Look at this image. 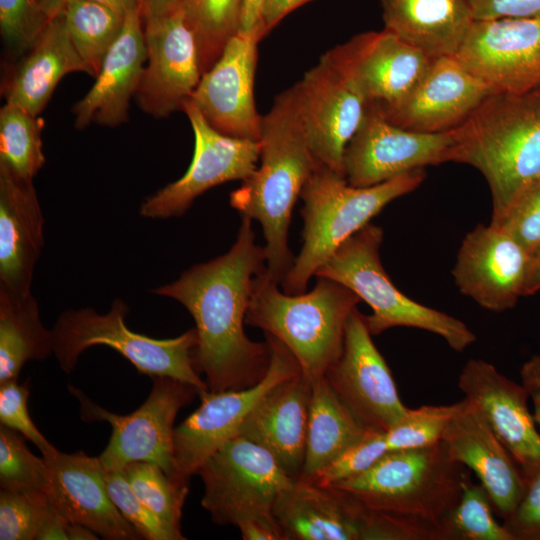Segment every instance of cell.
Returning <instances> with one entry per match:
<instances>
[{
  "label": "cell",
  "instance_id": "obj_1",
  "mask_svg": "<svg viewBox=\"0 0 540 540\" xmlns=\"http://www.w3.org/2000/svg\"><path fill=\"white\" fill-rule=\"evenodd\" d=\"M241 218L237 239L227 253L194 265L152 291L177 300L192 315L195 367L214 392L251 387L270 364L267 341H251L244 331L254 279L266 269V251L256 244L252 219Z\"/></svg>",
  "mask_w": 540,
  "mask_h": 540
},
{
  "label": "cell",
  "instance_id": "obj_2",
  "mask_svg": "<svg viewBox=\"0 0 540 540\" xmlns=\"http://www.w3.org/2000/svg\"><path fill=\"white\" fill-rule=\"evenodd\" d=\"M469 476L441 440L388 452L364 472L330 486L389 524L399 540H448V518Z\"/></svg>",
  "mask_w": 540,
  "mask_h": 540
},
{
  "label": "cell",
  "instance_id": "obj_3",
  "mask_svg": "<svg viewBox=\"0 0 540 540\" xmlns=\"http://www.w3.org/2000/svg\"><path fill=\"white\" fill-rule=\"evenodd\" d=\"M259 142L261 165L231 193L230 204L262 226L266 274L281 283L295 260L288 247L292 210L317 167L292 86L262 116Z\"/></svg>",
  "mask_w": 540,
  "mask_h": 540
},
{
  "label": "cell",
  "instance_id": "obj_4",
  "mask_svg": "<svg viewBox=\"0 0 540 540\" xmlns=\"http://www.w3.org/2000/svg\"><path fill=\"white\" fill-rule=\"evenodd\" d=\"M451 130L447 160L481 172L492 196L490 224L498 227L523 190L540 178V90L495 92Z\"/></svg>",
  "mask_w": 540,
  "mask_h": 540
},
{
  "label": "cell",
  "instance_id": "obj_5",
  "mask_svg": "<svg viewBox=\"0 0 540 540\" xmlns=\"http://www.w3.org/2000/svg\"><path fill=\"white\" fill-rule=\"evenodd\" d=\"M277 285L266 269L255 277L245 322L280 341L314 382L340 358L346 322L361 300L325 277H318L309 293H282Z\"/></svg>",
  "mask_w": 540,
  "mask_h": 540
},
{
  "label": "cell",
  "instance_id": "obj_6",
  "mask_svg": "<svg viewBox=\"0 0 540 540\" xmlns=\"http://www.w3.org/2000/svg\"><path fill=\"white\" fill-rule=\"evenodd\" d=\"M425 179L417 169L370 187L348 184L342 173L317 166L304 184L300 210L303 246L281 281L287 294H301L317 270L352 235L370 223L388 203L418 188Z\"/></svg>",
  "mask_w": 540,
  "mask_h": 540
},
{
  "label": "cell",
  "instance_id": "obj_7",
  "mask_svg": "<svg viewBox=\"0 0 540 540\" xmlns=\"http://www.w3.org/2000/svg\"><path fill=\"white\" fill-rule=\"evenodd\" d=\"M383 229L368 223L346 240L315 273L352 290L372 309L365 316L370 333L379 335L393 327H412L434 333L451 349L463 352L476 341L461 320L412 300L391 281L382 266L379 249Z\"/></svg>",
  "mask_w": 540,
  "mask_h": 540
},
{
  "label": "cell",
  "instance_id": "obj_8",
  "mask_svg": "<svg viewBox=\"0 0 540 540\" xmlns=\"http://www.w3.org/2000/svg\"><path fill=\"white\" fill-rule=\"evenodd\" d=\"M128 311L127 304L117 298L106 314H99L92 308L69 309L61 313L52 329L53 354L60 369L71 373L86 349L105 345L119 352L140 374L150 378L171 377L189 383L199 394L209 390L194 363L195 328L174 338H151L127 327Z\"/></svg>",
  "mask_w": 540,
  "mask_h": 540
},
{
  "label": "cell",
  "instance_id": "obj_9",
  "mask_svg": "<svg viewBox=\"0 0 540 540\" xmlns=\"http://www.w3.org/2000/svg\"><path fill=\"white\" fill-rule=\"evenodd\" d=\"M151 379L148 397L127 415L104 409L72 385H68V390L79 400L82 420L108 422L112 427L109 442L99 456L106 471H121L131 462L146 461L159 465L172 479L185 482L180 479L174 461V422L179 410L199 391L171 377Z\"/></svg>",
  "mask_w": 540,
  "mask_h": 540
},
{
  "label": "cell",
  "instance_id": "obj_10",
  "mask_svg": "<svg viewBox=\"0 0 540 540\" xmlns=\"http://www.w3.org/2000/svg\"><path fill=\"white\" fill-rule=\"evenodd\" d=\"M202 507L219 525L236 526L254 514L273 513L280 495L297 479L264 447L240 435L212 453L199 467Z\"/></svg>",
  "mask_w": 540,
  "mask_h": 540
},
{
  "label": "cell",
  "instance_id": "obj_11",
  "mask_svg": "<svg viewBox=\"0 0 540 540\" xmlns=\"http://www.w3.org/2000/svg\"><path fill=\"white\" fill-rule=\"evenodd\" d=\"M265 337L270 364L261 381L239 390L203 391L198 395L199 407L175 427L173 454L181 480L189 482L212 453L238 435L247 416L268 392L301 372L280 341L267 334Z\"/></svg>",
  "mask_w": 540,
  "mask_h": 540
},
{
  "label": "cell",
  "instance_id": "obj_12",
  "mask_svg": "<svg viewBox=\"0 0 540 540\" xmlns=\"http://www.w3.org/2000/svg\"><path fill=\"white\" fill-rule=\"evenodd\" d=\"M194 133L191 164L178 180L147 197L140 215L150 219L180 217L210 188L233 180L244 181L257 168L260 142L224 135L204 119L191 100L182 109Z\"/></svg>",
  "mask_w": 540,
  "mask_h": 540
},
{
  "label": "cell",
  "instance_id": "obj_13",
  "mask_svg": "<svg viewBox=\"0 0 540 540\" xmlns=\"http://www.w3.org/2000/svg\"><path fill=\"white\" fill-rule=\"evenodd\" d=\"M325 378L366 430L386 432L408 409L357 307L346 322L342 354Z\"/></svg>",
  "mask_w": 540,
  "mask_h": 540
},
{
  "label": "cell",
  "instance_id": "obj_14",
  "mask_svg": "<svg viewBox=\"0 0 540 540\" xmlns=\"http://www.w3.org/2000/svg\"><path fill=\"white\" fill-rule=\"evenodd\" d=\"M452 130L416 132L387 121L367 105L363 119L343 155L349 185L370 187L407 172L448 162Z\"/></svg>",
  "mask_w": 540,
  "mask_h": 540
},
{
  "label": "cell",
  "instance_id": "obj_15",
  "mask_svg": "<svg viewBox=\"0 0 540 540\" xmlns=\"http://www.w3.org/2000/svg\"><path fill=\"white\" fill-rule=\"evenodd\" d=\"M292 87L317 166L343 174L344 151L363 119L365 99L328 51Z\"/></svg>",
  "mask_w": 540,
  "mask_h": 540
},
{
  "label": "cell",
  "instance_id": "obj_16",
  "mask_svg": "<svg viewBox=\"0 0 540 540\" xmlns=\"http://www.w3.org/2000/svg\"><path fill=\"white\" fill-rule=\"evenodd\" d=\"M455 57L497 92L534 90L540 84V19L474 20Z\"/></svg>",
  "mask_w": 540,
  "mask_h": 540
},
{
  "label": "cell",
  "instance_id": "obj_17",
  "mask_svg": "<svg viewBox=\"0 0 540 540\" xmlns=\"http://www.w3.org/2000/svg\"><path fill=\"white\" fill-rule=\"evenodd\" d=\"M495 92L464 68L455 56H442L431 59L425 74L399 101L367 105L401 128L438 133L459 126Z\"/></svg>",
  "mask_w": 540,
  "mask_h": 540
},
{
  "label": "cell",
  "instance_id": "obj_18",
  "mask_svg": "<svg viewBox=\"0 0 540 540\" xmlns=\"http://www.w3.org/2000/svg\"><path fill=\"white\" fill-rule=\"evenodd\" d=\"M148 65L137 90L139 107L155 118L182 110L202 76L194 34L182 6L144 21Z\"/></svg>",
  "mask_w": 540,
  "mask_h": 540
},
{
  "label": "cell",
  "instance_id": "obj_19",
  "mask_svg": "<svg viewBox=\"0 0 540 540\" xmlns=\"http://www.w3.org/2000/svg\"><path fill=\"white\" fill-rule=\"evenodd\" d=\"M260 41L255 34L233 36L189 99L208 124L224 135L260 141L262 116L254 98Z\"/></svg>",
  "mask_w": 540,
  "mask_h": 540
},
{
  "label": "cell",
  "instance_id": "obj_20",
  "mask_svg": "<svg viewBox=\"0 0 540 540\" xmlns=\"http://www.w3.org/2000/svg\"><path fill=\"white\" fill-rule=\"evenodd\" d=\"M529 257L501 228L478 224L462 240L452 270L455 285L486 310L512 309L523 296Z\"/></svg>",
  "mask_w": 540,
  "mask_h": 540
},
{
  "label": "cell",
  "instance_id": "obj_21",
  "mask_svg": "<svg viewBox=\"0 0 540 540\" xmlns=\"http://www.w3.org/2000/svg\"><path fill=\"white\" fill-rule=\"evenodd\" d=\"M328 52L367 104L399 101L432 59L386 29L355 35Z\"/></svg>",
  "mask_w": 540,
  "mask_h": 540
},
{
  "label": "cell",
  "instance_id": "obj_22",
  "mask_svg": "<svg viewBox=\"0 0 540 540\" xmlns=\"http://www.w3.org/2000/svg\"><path fill=\"white\" fill-rule=\"evenodd\" d=\"M42 456L49 472L46 494L69 522L81 524L107 540L142 539L113 503L106 484L107 471L99 456L58 449Z\"/></svg>",
  "mask_w": 540,
  "mask_h": 540
},
{
  "label": "cell",
  "instance_id": "obj_23",
  "mask_svg": "<svg viewBox=\"0 0 540 540\" xmlns=\"http://www.w3.org/2000/svg\"><path fill=\"white\" fill-rule=\"evenodd\" d=\"M458 387L480 411L521 473L540 467V432L522 384L500 373L493 364L471 358L462 367Z\"/></svg>",
  "mask_w": 540,
  "mask_h": 540
},
{
  "label": "cell",
  "instance_id": "obj_24",
  "mask_svg": "<svg viewBox=\"0 0 540 540\" xmlns=\"http://www.w3.org/2000/svg\"><path fill=\"white\" fill-rule=\"evenodd\" d=\"M442 442L452 459L472 471L487 491L494 512L503 520L515 510L524 479L509 451L467 398L447 426Z\"/></svg>",
  "mask_w": 540,
  "mask_h": 540
},
{
  "label": "cell",
  "instance_id": "obj_25",
  "mask_svg": "<svg viewBox=\"0 0 540 540\" xmlns=\"http://www.w3.org/2000/svg\"><path fill=\"white\" fill-rule=\"evenodd\" d=\"M44 245V218L32 180L0 166V290L31 293Z\"/></svg>",
  "mask_w": 540,
  "mask_h": 540
},
{
  "label": "cell",
  "instance_id": "obj_26",
  "mask_svg": "<svg viewBox=\"0 0 540 540\" xmlns=\"http://www.w3.org/2000/svg\"><path fill=\"white\" fill-rule=\"evenodd\" d=\"M141 9L129 12L123 28L104 58L96 81L72 112L75 127L91 123L117 126L127 120L131 97L137 93L147 58Z\"/></svg>",
  "mask_w": 540,
  "mask_h": 540
},
{
  "label": "cell",
  "instance_id": "obj_27",
  "mask_svg": "<svg viewBox=\"0 0 540 540\" xmlns=\"http://www.w3.org/2000/svg\"><path fill=\"white\" fill-rule=\"evenodd\" d=\"M311 395L312 382L300 372L268 392L238 433L267 449L294 479L304 464Z\"/></svg>",
  "mask_w": 540,
  "mask_h": 540
},
{
  "label": "cell",
  "instance_id": "obj_28",
  "mask_svg": "<svg viewBox=\"0 0 540 540\" xmlns=\"http://www.w3.org/2000/svg\"><path fill=\"white\" fill-rule=\"evenodd\" d=\"M285 540H361L359 505L339 489L297 479L273 507Z\"/></svg>",
  "mask_w": 540,
  "mask_h": 540
},
{
  "label": "cell",
  "instance_id": "obj_29",
  "mask_svg": "<svg viewBox=\"0 0 540 540\" xmlns=\"http://www.w3.org/2000/svg\"><path fill=\"white\" fill-rule=\"evenodd\" d=\"M85 72L67 30L63 12L48 21L6 81V103L38 116L59 81L68 73Z\"/></svg>",
  "mask_w": 540,
  "mask_h": 540
},
{
  "label": "cell",
  "instance_id": "obj_30",
  "mask_svg": "<svg viewBox=\"0 0 540 540\" xmlns=\"http://www.w3.org/2000/svg\"><path fill=\"white\" fill-rule=\"evenodd\" d=\"M384 29L430 58L455 56L472 22L469 0H379Z\"/></svg>",
  "mask_w": 540,
  "mask_h": 540
},
{
  "label": "cell",
  "instance_id": "obj_31",
  "mask_svg": "<svg viewBox=\"0 0 540 540\" xmlns=\"http://www.w3.org/2000/svg\"><path fill=\"white\" fill-rule=\"evenodd\" d=\"M367 431L325 377L312 382L305 459L299 479L314 480Z\"/></svg>",
  "mask_w": 540,
  "mask_h": 540
},
{
  "label": "cell",
  "instance_id": "obj_32",
  "mask_svg": "<svg viewBox=\"0 0 540 540\" xmlns=\"http://www.w3.org/2000/svg\"><path fill=\"white\" fill-rule=\"evenodd\" d=\"M53 332L41 322L34 296L0 290V384L18 379L23 365L53 353Z\"/></svg>",
  "mask_w": 540,
  "mask_h": 540
},
{
  "label": "cell",
  "instance_id": "obj_33",
  "mask_svg": "<svg viewBox=\"0 0 540 540\" xmlns=\"http://www.w3.org/2000/svg\"><path fill=\"white\" fill-rule=\"evenodd\" d=\"M62 12L86 73L96 78L125 17L91 0H68Z\"/></svg>",
  "mask_w": 540,
  "mask_h": 540
},
{
  "label": "cell",
  "instance_id": "obj_34",
  "mask_svg": "<svg viewBox=\"0 0 540 540\" xmlns=\"http://www.w3.org/2000/svg\"><path fill=\"white\" fill-rule=\"evenodd\" d=\"M43 119L6 103L0 110V166L33 180L45 163L41 131Z\"/></svg>",
  "mask_w": 540,
  "mask_h": 540
},
{
  "label": "cell",
  "instance_id": "obj_35",
  "mask_svg": "<svg viewBox=\"0 0 540 540\" xmlns=\"http://www.w3.org/2000/svg\"><path fill=\"white\" fill-rule=\"evenodd\" d=\"M181 6L197 42L203 75L239 32L241 0H182Z\"/></svg>",
  "mask_w": 540,
  "mask_h": 540
},
{
  "label": "cell",
  "instance_id": "obj_36",
  "mask_svg": "<svg viewBox=\"0 0 540 540\" xmlns=\"http://www.w3.org/2000/svg\"><path fill=\"white\" fill-rule=\"evenodd\" d=\"M121 471L137 497L161 521L181 532L189 483L172 479L159 465L146 461L131 462Z\"/></svg>",
  "mask_w": 540,
  "mask_h": 540
},
{
  "label": "cell",
  "instance_id": "obj_37",
  "mask_svg": "<svg viewBox=\"0 0 540 540\" xmlns=\"http://www.w3.org/2000/svg\"><path fill=\"white\" fill-rule=\"evenodd\" d=\"M494 508L485 488L465 480L460 499L448 518V540H512L503 524L494 517Z\"/></svg>",
  "mask_w": 540,
  "mask_h": 540
},
{
  "label": "cell",
  "instance_id": "obj_38",
  "mask_svg": "<svg viewBox=\"0 0 540 540\" xmlns=\"http://www.w3.org/2000/svg\"><path fill=\"white\" fill-rule=\"evenodd\" d=\"M19 432L0 425V488L11 491H44L49 483L44 457H37Z\"/></svg>",
  "mask_w": 540,
  "mask_h": 540
},
{
  "label": "cell",
  "instance_id": "obj_39",
  "mask_svg": "<svg viewBox=\"0 0 540 540\" xmlns=\"http://www.w3.org/2000/svg\"><path fill=\"white\" fill-rule=\"evenodd\" d=\"M462 400L450 405H423L408 408L405 415L385 432L389 452L419 449L441 441Z\"/></svg>",
  "mask_w": 540,
  "mask_h": 540
},
{
  "label": "cell",
  "instance_id": "obj_40",
  "mask_svg": "<svg viewBox=\"0 0 540 540\" xmlns=\"http://www.w3.org/2000/svg\"><path fill=\"white\" fill-rule=\"evenodd\" d=\"M52 503L44 491H0V540H35Z\"/></svg>",
  "mask_w": 540,
  "mask_h": 540
},
{
  "label": "cell",
  "instance_id": "obj_41",
  "mask_svg": "<svg viewBox=\"0 0 540 540\" xmlns=\"http://www.w3.org/2000/svg\"><path fill=\"white\" fill-rule=\"evenodd\" d=\"M48 21L40 0H0V31L11 57H22Z\"/></svg>",
  "mask_w": 540,
  "mask_h": 540
},
{
  "label": "cell",
  "instance_id": "obj_42",
  "mask_svg": "<svg viewBox=\"0 0 540 540\" xmlns=\"http://www.w3.org/2000/svg\"><path fill=\"white\" fill-rule=\"evenodd\" d=\"M109 495L122 516L137 530L142 539L183 540L178 532L161 521L134 493L122 471H107Z\"/></svg>",
  "mask_w": 540,
  "mask_h": 540
},
{
  "label": "cell",
  "instance_id": "obj_43",
  "mask_svg": "<svg viewBox=\"0 0 540 540\" xmlns=\"http://www.w3.org/2000/svg\"><path fill=\"white\" fill-rule=\"evenodd\" d=\"M389 452L385 432L368 430L354 445L345 450L312 482L332 485L369 469Z\"/></svg>",
  "mask_w": 540,
  "mask_h": 540
},
{
  "label": "cell",
  "instance_id": "obj_44",
  "mask_svg": "<svg viewBox=\"0 0 540 540\" xmlns=\"http://www.w3.org/2000/svg\"><path fill=\"white\" fill-rule=\"evenodd\" d=\"M30 384L13 379L0 384V425L22 434L46 455L57 449L46 439L32 421L28 411Z\"/></svg>",
  "mask_w": 540,
  "mask_h": 540
},
{
  "label": "cell",
  "instance_id": "obj_45",
  "mask_svg": "<svg viewBox=\"0 0 540 540\" xmlns=\"http://www.w3.org/2000/svg\"><path fill=\"white\" fill-rule=\"evenodd\" d=\"M530 255L540 246V178L528 185L498 226Z\"/></svg>",
  "mask_w": 540,
  "mask_h": 540
},
{
  "label": "cell",
  "instance_id": "obj_46",
  "mask_svg": "<svg viewBox=\"0 0 540 540\" xmlns=\"http://www.w3.org/2000/svg\"><path fill=\"white\" fill-rule=\"evenodd\" d=\"M522 476L523 495L503 525L512 540H540V467Z\"/></svg>",
  "mask_w": 540,
  "mask_h": 540
},
{
  "label": "cell",
  "instance_id": "obj_47",
  "mask_svg": "<svg viewBox=\"0 0 540 540\" xmlns=\"http://www.w3.org/2000/svg\"><path fill=\"white\" fill-rule=\"evenodd\" d=\"M474 20L540 19V0H469Z\"/></svg>",
  "mask_w": 540,
  "mask_h": 540
},
{
  "label": "cell",
  "instance_id": "obj_48",
  "mask_svg": "<svg viewBox=\"0 0 540 540\" xmlns=\"http://www.w3.org/2000/svg\"><path fill=\"white\" fill-rule=\"evenodd\" d=\"M236 527L244 540H285L273 513L250 515Z\"/></svg>",
  "mask_w": 540,
  "mask_h": 540
},
{
  "label": "cell",
  "instance_id": "obj_49",
  "mask_svg": "<svg viewBox=\"0 0 540 540\" xmlns=\"http://www.w3.org/2000/svg\"><path fill=\"white\" fill-rule=\"evenodd\" d=\"M521 384L533 405V418L540 432V355L531 356L520 368Z\"/></svg>",
  "mask_w": 540,
  "mask_h": 540
},
{
  "label": "cell",
  "instance_id": "obj_50",
  "mask_svg": "<svg viewBox=\"0 0 540 540\" xmlns=\"http://www.w3.org/2000/svg\"><path fill=\"white\" fill-rule=\"evenodd\" d=\"M313 0H266L262 9L259 35L263 39L285 16Z\"/></svg>",
  "mask_w": 540,
  "mask_h": 540
},
{
  "label": "cell",
  "instance_id": "obj_51",
  "mask_svg": "<svg viewBox=\"0 0 540 540\" xmlns=\"http://www.w3.org/2000/svg\"><path fill=\"white\" fill-rule=\"evenodd\" d=\"M68 524L69 521L52 504L43 518L35 540H68Z\"/></svg>",
  "mask_w": 540,
  "mask_h": 540
},
{
  "label": "cell",
  "instance_id": "obj_52",
  "mask_svg": "<svg viewBox=\"0 0 540 540\" xmlns=\"http://www.w3.org/2000/svg\"><path fill=\"white\" fill-rule=\"evenodd\" d=\"M266 0H241L239 32L255 34L260 40L259 24Z\"/></svg>",
  "mask_w": 540,
  "mask_h": 540
},
{
  "label": "cell",
  "instance_id": "obj_53",
  "mask_svg": "<svg viewBox=\"0 0 540 540\" xmlns=\"http://www.w3.org/2000/svg\"><path fill=\"white\" fill-rule=\"evenodd\" d=\"M182 0H143L144 21L167 15L180 7Z\"/></svg>",
  "mask_w": 540,
  "mask_h": 540
},
{
  "label": "cell",
  "instance_id": "obj_54",
  "mask_svg": "<svg viewBox=\"0 0 540 540\" xmlns=\"http://www.w3.org/2000/svg\"><path fill=\"white\" fill-rule=\"evenodd\" d=\"M540 290V246L530 254L523 296L533 295Z\"/></svg>",
  "mask_w": 540,
  "mask_h": 540
},
{
  "label": "cell",
  "instance_id": "obj_55",
  "mask_svg": "<svg viewBox=\"0 0 540 540\" xmlns=\"http://www.w3.org/2000/svg\"><path fill=\"white\" fill-rule=\"evenodd\" d=\"M125 17L129 12L141 9L143 0H91Z\"/></svg>",
  "mask_w": 540,
  "mask_h": 540
},
{
  "label": "cell",
  "instance_id": "obj_56",
  "mask_svg": "<svg viewBox=\"0 0 540 540\" xmlns=\"http://www.w3.org/2000/svg\"><path fill=\"white\" fill-rule=\"evenodd\" d=\"M68 540H96L98 535L91 529L77 523L69 522L67 527Z\"/></svg>",
  "mask_w": 540,
  "mask_h": 540
},
{
  "label": "cell",
  "instance_id": "obj_57",
  "mask_svg": "<svg viewBox=\"0 0 540 540\" xmlns=\"http://www.w3.org/2000/svg\"><path fill=\"white\" fill-rule=\"evenodd\" d=\"M68 0H40L43 12L50 20L60 14Z\"/></svg>",
  "mask_w": 540,
  "mask_h": 540
},
{
  "label": "cell",
  "instance_id": "obj_58",
  "mask_svg": "<svg viewBox=\"0 0 540 540\" xmlns=\"http://www.w3.org/2000/svg\"><path fill=\"white\" fill-rule=\"evenodd\" d=\"M536 89H539L540 90V84L538 85V87Z\"/></svg>",
  "mask_w": 540,
  "mask_h": 540
}]
</instances>
